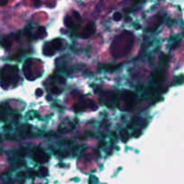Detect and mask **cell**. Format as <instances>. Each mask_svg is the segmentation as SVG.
<instances>
[{
    "label": "cell",
    "instance_id": "6da1fadb",
    "mask_svg": "<svg viewBox=\"0 0 184 184\" xmlns=\"http://www.w3.org/2000/svg\"><path fill=\"white\" fill-rule=\"evenodd\" d=\"M52 44H53V46H54L55 49H59L60 46H61V42H58V41H53Z\"/></svg>",
    "mask_w": 184,
    "mask_h": 184
},
{
    "label": "cell",
    "instance_id": "7a4b0ae2",
    "mask_svg": "<svg viewBox=\"0 0 184 184\" xmlns=\"http://www.w3.org/2000/svg\"><path fill=\"white\" fill-rule=\"evenodd\" d=\"M120 18H121V14H120V13L117 12V13H115V14L113 15V19H114L115 21H119Z\"/></svg>",
    "mask_w": 184,
    "mask_h": 184
},
{
    "label": "cell",
    "instance_id": "3957f363",
    "mask_svg": "<svg viewBox=\"0 0 184 184\" xmlns=\"http://www.w3.org/2000/svg\"><path fill=\"white\" fill-rule=\"evenodd\" d=\"M8 2V0H0V7L6 6Z\"/></svg>",
    "mask_w": 184,
    "mask_h": 184
},
{
    "label": "cell",
    "instance_id": "277c9868",
    "mask_svg": "<svg viewBox=\"0 0 184 184\" xmlns=\"http://www.w3.org/2000/svg\"><path fill=\"white\" fill-rule=\"evenodd\" d=\"M35 7H39L41 5V0H32Z\"/></svg>",
    "mask_w": 184,
    "mask_h": 184
}]
</instances>
